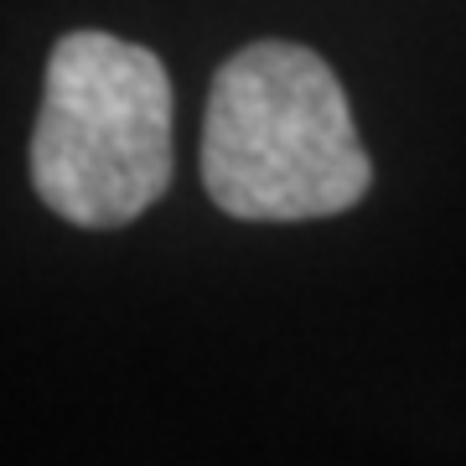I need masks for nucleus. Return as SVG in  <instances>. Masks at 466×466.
I'll return each instance as SVG.
<instances>
[{"label":"nucleus","instance_id":"1","mask_svg":"<svg viewBox=\"0 0 466 466\" xmlns=\"http://www.w3.org/2000/svg\"><path fill=\"white\" fill-rule=\"evenodd\" d=\"M368 161L337 73L300 42H249L218 67L202 187L244 223H306L368 198Z\"/></svg>","mask_w":466,"mask_h":466},{"label":"nucleus","instance_id":"2","mask_svg":"<svg viewBox=\"0 0 466 466\" xmlns=\"http://www.w3.org/2000/svg\"><path fill=\"white\" fill-rule=\"evenodd\" d=\"M171 182V78L150 47L67 32L47 57L32 187L78 228H119Z\"/></svg>","mask_w":466,"mask_h":466}]
</instances>
